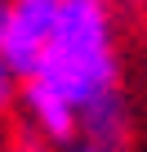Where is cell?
I'll use <instances>...</instances> for the list:
<instances>
[{
  "mask_svg": "<svg viewBox=\"0 0 147 152\" xmlns=\"http://www.w3.org/2000/svg\"><path fill=\"white\" fill-rule=\"evenodd\" d=\"M31 76H40L58 94H67L71 107H85L89 99L116 90L107 0H58V23Z\"/></svg>",
  "mask_w": 147,
  "mask_h": 152,
  "instance_id": "1",
  "label": "cell"
},
{
  "mask_svg": "<svg viewBox=\"0 0 147 152\" xmlns=\"http://www.w3.org/2000/svg\"><path fill=\"white\" fill-rule=\"evenodd\" d=\"M54 23H58V0H14V5H0V58L14 67V76L36 72Z\"/></svg>",
  "mask_w": 147,
  "mask_h": 152,
  "instance_id": "2",
  "label": "cell"
},
{
  "mask_svg": "<svg viewBox=\"0 0 147 152\" xmlns=\"http://www.w3.org/2000/svg\"><path fill=\"white\" fill-rule=\"evenodd\" d=\"M22 103H27V112H31V125H36L45 139H71V134H76V107H71V99L58 94L49 81L27 76Z\"/></svg>",
  "mask_w": 147,
  "mask_h": 152,
  "instance_id": "3",
  "label": "cell"
},
{
  "mask_svg": "<svg viewBox=\"0 0 147 152\" xmlns=\"http://www.w3.org/2000/svg\"><path fill=\"white\" fill-rule=\"evenodd\" d=\"M76 125L89 134V143H94V148L116 152V148L125 143V103H120V94H116V90H107V94L89 99L85 107H76Z\"/></svg>",
  "mask_w": 147,
  "mask_h": 152,
  "instance_id": "4",
  "label": "cell"
},
{
  "mask_svg": "<svg viewBox=\"0 0 147 152\" xmlns=\"http://www.w3.org/2000/svg\"><path fill=\"white\" fill-rule=\"evenodd\" d=\"M14 94H18V76H14V67L5 58H0V112L14 103Z\"/></svg>",
  "mask_w": 147,
  "mask_h": 152,
  "instance_id": "5",
  "label": "cell"
},
{
  "mask_svg": "<svg viewBox=\"0 0 147 152\" xmlns=\"http://www.w3.org/2000/svg\"><path fill=\"white\" fill-rule=\"evenodd\" d=\"M40 148H45V134H40V130H36V125H31V130H22V134H18V152H40Z\"/></svg>",
  "mask_w": 147,
  "mask_h": 152,
  "instance_id": "6",
  "label": "cell"
},
{
  "mask_svg": "<svg viewBox=\"0 0 147 152\" xmlns=\"http://www.w3.org/2000/svg\"><path fill=\"white\" fill-rule=\"evenodd\" d=\"M80 152H107V148H94V143H89V148H80Z\"/></svg>",
  "mask_w": 147,
  "mask_h": 152,
  "instance_id": "7",
  "label": "cell"
}]
</instances>
